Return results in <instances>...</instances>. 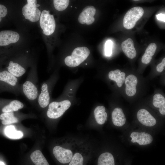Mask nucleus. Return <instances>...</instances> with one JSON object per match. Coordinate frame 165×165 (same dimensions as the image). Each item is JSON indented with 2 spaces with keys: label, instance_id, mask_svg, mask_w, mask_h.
<instances>
[{
  "label": "nucleus",
  "instance_id": "1",
  "mask_svg": "<svg viewBox=\"0 0 165 165\" xmlns=\"http://www.w3.org/2000/svg\"><path fill=\"white\" fill-rule=\"evenodd\" d=\"M6 91L16 95L22 94L18 79L6 69L0 71V92Z\"/></svg>",
  "mask_w": 165,
  "mask_h": 165
},
{
  "label": "nucleus",
  "instance_id": "2",
  "mask_svg": "<svg viewBox=\"0 0 165 165\" xmlns=\"http://www.w3.org/2000/svg\"><path fill=\"white\" fill-rule=\"evenodd\" d=\"M38 79L37 75L31 73L28 75L26 80L22 85V94L30 101L37 100L38 96Z\"/></svg>",
  "mask_w": 165,
  "mask_h": 165
},
{
  "label": "nucleus",
  "instance_id": "3",
  "mask_svg": "<svg viewBox=\"0 0 165 165\" xmlns=\"http://www.w3.org/2000/svg\"><path fill=\"white\" fill-rule=\"evenodd\" d=\"M90 53L89 50L87 47H77L73 50L71 55L65 57V63L69 67H77L87 58Z\"/></svg>",
  "mask_w": 165,
  "mask_h": 165
},
{
  "label": "nucleus",
  "instance_id": "4",
  "mask_svg": "<svg viewBox=\"0 0 165 165\" xmlns=\"http://www.w3.org/2000/svg\"><path fill=\"white\" fill-rule=\"evenodd\" d=\"M71 105V102L68 100L60 102H52L49 105L47 112V116L52 119H57L61 116Z\"/></svg>",
  "mask_w": 165,
  "mask_h": 165
},
{
  "label": "nucleus",
  "instance_id": "5",
  "mask_svg": "<svg viewBox=\"0 0 165 165\" xmlns=\"http://www.w3.org/2000/svg\"><path fill=\"white\" fill-rule=\"evenodd\" d=\"M144 13V9L141 7L136 6L130 9L123 18V24L124 27L127 29L133 28Z\"/></svg>",
  "mask_w": 165,
  "mask_h": 165
},
{
  "label": "nucleus",
  "instance_id": "6",
  "mask_svg": "<svg viewBox=\"0 0 165 165\" xmlns=\"http://www.w3.org/2000/svg\"><path fill=\"white\" fill-rule=\"evenodd\" d=\"M40 24L43 33L50 35L54 32L56 28V23L54 16L50 13V11L43 10L40 17Z\"/></svg>",
  "mask_w": 165,
  "mask_h": 165
},
{
  "label": "nucleus",
  "instance_id": "7",
  "mask_svg": "<svg viewBox=\"0 0 165 165\" xmlns=\"http://www.w3.org/2000/svg\"><path fill=\"white\" fill-rule=\"evenodd\" d=\"M27 3L22 8V14L26 19L31 22L38 21L40 18L41 11L37 8L40 5L37 4L36 0H28Z\"/></svg>",
  "mask_w": 165,
  "mask_h": 165
},
{
  "label": "nucleus",
  "instance_id": "8",
  "mask_svg": "<svg viewBox=\"0 0 165 165\" xmlns=\"http://www.w3.org/2000/svg\"><path fill=\"white\" fill-rule=\"evenodd\" d=\"M53 152L57 160L63 164L69 163L73 155L71 150L59 146L54 147Z\"/></svg>",
  "mask_w": 165,
  "mask_h": 165
},
{
  "label": "nucleus",
  "instance_id": "9",
  "mask_svg": "<svg viewBox=\"0 0 165 165\" xmlns=\"http://www.w3.org/2000/svg\"><path fill=\"white\" fill-rule=\"evenodd\" d=\"M96 9L94 6H86L79 16V22L81 24H91L95 21L94 16L96 13Z\"/></svg>",
  "mask_w": 165,
  "mask_h": 165
},
{
  "label": "nucleus",
  "instance_id": "10",
  "mask_svg": "<svg viewBox=\"0 0 165 165\" xmlns=\"http://www.w3.org/2000/svg\"><path fill=\"white\" fill-rule=\"evenodd\" d=\"M20 35L16 32L4 30L0 32V46H6L16 43L19 40Z\"/></svg>",
  "mask_w": 165,
  "mask_h": 165
},
{
  "label": "nucleus",
  "instance_id": "11",
  "mask_svg": "<svg viewBox=\"0 0 165 165\" xmlns=\"http://www.w3.org/2000/svg\"><path fill=\"white\" fill-rule=\"evenodd\" d=\"M0 101L5 104L1 109L2 113L16 112L22 108L24 104L17 100H7L0 98Z\"/></svg>",
  "mask_w": 165,
  "mask_h": 165
},
{
  "label": "nucleus",
  "instance_id": "12",
  "mask_svg": "<svg viewBox=\"0 0 165 165\" xmlns=\"http://www.w3.org/2000/svg\"><path fill=\"white\" fill-rule=\"evenodd\" d=\"M137 117L139 122L145 126H153L156 122L155 119L148 111L144 109H141L138 111Z\"/></svg>",
  "mask_w": 165,
  "mask_h": 165
},
{
  "label": "nucleus",
  "instance_id": "13",
  "mask_svg": "<svg viewBox=\"0 0 165 165\" xmlns=\"http://www.w3.org/2000/svg\"><path fill=\"white\" fill-rule=\"evenodd\" d=\"M124 82L126 94L129 97L134 95L137 92L136 86L138 82L137 77L134 75H130L125 78Z\"/></svg>",
  "mask_w": 165,
  "mask_h": 165
},
{
  "label": "nucleus",
  "instance_id": "14",
  "mask_svg": "<svg viewBox=\"0 0 165 165\" xmlns=\"http://www.w3.org/2000/svg\"><path fill=\"white\" fill-rule=\"evenodd\" d=\"M50 99L48 85L46 83H44L42 85L41 90L38 97V103L41 107L45 108L49 105Z\"/></svg>",
  "mask_w": 165,
  "mask_h": 165
},
{
  "label": "nucleus",
  "instance_id": "15",
  "mask_svg": "<svg viewBox=\"0 0 165 165\" xmlns=\"http://www.w3.org/2000/svg\"><path fill=\"white\" fill-rule=\"evenodd\" d=\"M133 40L129 38L123 41L121 44V48L125 55L131 59L136 56L137 52L134 48Z\"/></svg>",
  "mask_w": 165,
  "mask_h": 165
},
{
  "label": "nucleus",
  "instance_id": "16",
  "mask_svg": "<svg viewBox=\"0 0 165 165\" xmlns=\"http://www.w3.org/2000/svg\"><path fill=\"white\" fill-rule=\"evenodd\" d=\"M130 137L131 138V141L134 139L137 140V142L140 145H145L149 144L153 141L152 136L149 134L145 133V132L139 133L133 132Z\"/></svg>",
  "mask_w": 165,
  "mask_h": 165
},
{
  "label": "nucleus",
  "instance_id": "17",
  "mask_svg": "<svg viewBox=\"0 0 165 165\" xmlns=\"http://www.w3.org/2000/svg\"><path fill=\"white\" fill-rule=\"evenodd\" d=\"M112 120L116 126L121 127L126 122V118L122 109L120 108H115L112 112Z\"/></svg>",
  "mask_w": 165,
  "mask_h": 165
},
{
  "label": "nucleus",
  "instance_id": "18",
  "mask_svg": "<svg viewBox=\"0 0 165 165\" xmlns=\"http://www.w3.org/2000/svg\"><path fill=\"white\" fill-rule=\"evenodd\" d=\"M109 78L115 81L118 87L122 86L125 79L126 74L123 72H121L119 69L110 71L108 73Z\"/></svg>",
  "mask_w": 165,
  "mask_h": 165
},
{
  "label": "nucleus",
  "instance_id": "19",
  "mask_svg": "<svg viewBox=\"0 0 165 165\" xmlns=\"http://www.w3.org/2000/svg\"><path fill=\"white\" fill-rule=\"evenodd\" d=\"M156 48L157 46L155 43H152L148 45L141 58V62L143 64H147L150 62Z\"/></svg>",
  "mask_w": 165,
  "mask_h": 165
},
{
  "label": "nucleus",
  "instance_id": "20",
  "mask_svg": "<svg viewBox=\"0 0 165 165\" xmlns=\"http://www.w3.org/2000/svg\"><path fill=\"white\" fill-rule=\"evenodd\" d=\"M94 114L96 121L99 124H104L107 120V114L103 106L97 107L94 110Z\"/></svg>",
  "mask_w": 165,
  "mask_h": 165
},
{
  "label": "nucleus",
  "instance_id": "21",
  "mask_svg": "<svg viewBox=\"0 0 165 165\" xmlns=\"http://www.w3.org/2000/svg\"><path fill=\"white\" fill-rule=\"evenodd\" d=\"M152 104L155 107L159 108L161 114H165V98L163 95L159 93L155 94L153 97Z\"/></svg>",
  "mask_w": 165,
  "mask_h": 165
},
{
  "label": "nucleus",
  "instance_id": "22",
  "mask_svg": "<svg viewBox=\"0 0 165 165\" xmlns=\"http://www.w3.org/2000/svg\"><path fill=\"white\" fill-rule=\"evenodd\" d=\"M30 158L35 165H49L42 152L38 150L33 152L31 154Z\"/></svg>",
  "mask_w": 165,
  "mask_h": 165
},
{
  "label": "nucleus",
  "instance_id": "23",
  "mask_svg": "<svg viewBox=\"0 0 165 165\" xmlns=\"http://www.w3.org/2000/svg\"><path fill=\"white\" fill-rule=\"evenodd\" d=\"M97 165H115L113 156L108 152L101 154L98 157Z\"/></svg>",
  "mask_w": 165,
  "mask_h": 165
},
{
  "label": "nucleus",
  "instance_id": "24",
  "mask_svg": "<svg viewBox=\"0 0 165 165\" xmlns=\"http://www.w3.org/2000/svg\"><path fill=\"white\" fill-rule=\"evenodd\" d=\"M0 119L2 120V123L4 125L16 123L18 121L14 112L2 113L0 115Z\"/></svg>",
  "mask_w": 165,
  "mask_h": 165
},
{
  "label": "nucleus",
  "instance_id": "25",
  "mask_svg": "<svg viewBox=\"0 0 165 165\" xmlns=\"http://www.w3.org/2000/svg\"><path fill=\"white\" fill-rule=\"evenodd\" d=\"M4 132L7 137L13 139L21 138L23 136V133L21 131L16 130L13 125L7 126L5 129Z\"/></svg>",
  "mask_w": 165,
  "mask_h": 165
},
{
  "label": "nucleus",
  "instance_id": "26",
  "mask_svg": "<svg viewBox=\"0 0 165 165\" xmlns=\"http://www.w3.org/2000/svg\"><path fill=\"white\" fill-rule=\"evenodd\" d=\"M70 2L69 0H54L53 5L55 9L59 11H63L68 7Z\"/></svg>",
  "mask_w": 165,
  "mask_h": 165
},
{
  "label": "nucleus",
  "instance_id": "27",
  "mask_svg": "<svg viewBox=\"0 0 165 165\" xmlns=\"http://www.w3.org/2000/svg\"><path fill=\"white\" fill-rule=\"evenodd\" d=\"M84 159L82 155L79 152L74 155L68 165H83Z\"/></svg>",
  "mask_w": 165,
  "mask_h": 165
},
{
  "label": "nucleus",
  "instance_id": "28",
  "mask_svg": "<svg viewBox=\"0 0 165 165\" xmlns=\"http://www.w3.org/2000/svg\"><path fill=\"white\" fill-rule=\"evenodd\" d=\"M112 42L111 40H108L105 45V54L108 57L111 56L112 53Z\"/></svg>",
  "mask_w": 165,
  "mask_h": 165
},
{
  "label": "nucleus",
  "instance_id": "29",
  "mask_svg": "<svg viewBox=\"0 0 165 165\" xmlns=\"http://www.w3.org/2000/svg\"><path fill=\"white\" fill-rule=\"evenodd\" d=\"M7 13V8L4 6L0 4V22L2 20V18L5 16Z\"/></svg>",
  "mask_w": 165,
  "mask_h": 165
},
{
  "label": "nucleus",
  "instance_id": "30",
  "mask_svg": "<svg viewBox=\"0 0 165 165\" xmlns=\"http://www.w3.org/2000/svg\"><path fill=\"white\" fill-rule=\"evenodd\" d=\"M165 66V58H164L162 61L156 66V70L159 72H162L164 70Z\"/></svg>",
  "mask_w": 165,
  "mask_h": 165
},
{
  "label": "nucleus",
  "instance_id": "31",
  "mask_svg": "<svg viewBox=\"0 0 165 165\" xmlns=\"http://www.w3.org/2000/svg\"><path fill=\"white\" fill-rule=\"evenodd\" d=\"M157 19L163 21L165 22V14L160 13L156 15Z\"/></svg>",
  "mask_w": 165,
  "mask_h": 165
},
{
  "label": "nucleus",
  "instance_id": "32",
  "mask_svg": "<svg viewBox=\"0 0 165 165\" xmlns=\"http://www.w3.org/2000/svg\"><path fill=\"white\" fill-rule=\"evenodd\" d=\"M0 165H5V164L3 162L0 161Z\"/></svg>",
  "mask_w": 165,
  "mask_h": 165
}]
</instances>
